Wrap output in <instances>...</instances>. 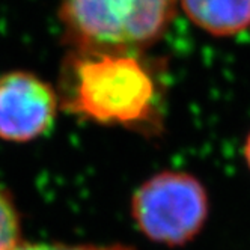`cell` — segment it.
Returning <instances> with one entry per match:
<instances>
[{"label": "cell", "instance_id": "5", "mask_svg": "<svg viewBox=\"0 0 250 250\" xmlns=\"http://www.w3.org/2000/svg\"><path fill=\"white\" fill-rule=\"evenodd\" d=\"M188 19L214 37H235L250 29V0H178Z\"/></svg>", "mask_w": 250, "mask_h": 250}, {"label": "cell", "instance_id": "4", "mask_svg": "<svg viewBox=\"0 0 250 250\" xmlns=\"http://www.w3.org/2000/svg\"><path fill=\"white\" fill-rule=\"evenodd\" d=\"M59 95L47 82L26 71L0 76V139L26 144L55 124Z\"/></svg>", "mask_w": 250, "mask_h": 250}, {"label": "cell", "instance_id": "1", "mask_svg": "<svg viewBox=\"0 0 250 250\" xmlns=\"http://www.w3.org/2000/svg\"><path fill=\"white\" fill-rule=\"evenodd\" d=\"M58 95L68 113L100 125L152 131L160 124L158 82L137 53L73 50Z\"/></svg>", "mask_w": 250, "mask_h": 250}, {"label": "cell", "instance_id": "6", "mask_svg": "<svg viewBox=\"0 0 250 250\" xmlns=\"http://www.w3.org/2000/svg\"><path fill=\"white\" fill-rule=\"evenodd\" d=\"M21 243L20 217L9 196L0 188V250H12Z\"/></svg>", "mask_w": 250, "mask_h": 250}, {"label": "cell", "instance_id": "8", "mask_svg": "<svg viewBox=\"0 0 250 250\" xmlns=\"http://www.w3.org/2000/svg\"><path fill=\"white\" fill-rule=\"evenodd\" d=\"M244 158H246V163L250 169V133L246 139V144H244Z\"/></svg>", "mask_w": 250, "mask_h": 250}, {"label": "cell", "instance_id": "2", "mask_svg": "<svg viewBox=\"0 0 250 250\" xmlns=\"http://www.w3.org/2000/svg\"><path fill=\"white\" fill-rule=\"evenodd\" d=\"M178 0H61L66 40L82 51H128L157 42L170 26Z\"/></svg>", "mask_w": 250, "mask_h": 250}, {"label": "cell", "instance_id": "3", "mask_svg": "<svg viewBox=\"0 0 250 250\" xmlns=\"http://www.w3.org/2000/svg\"><path fill=\"white\" fill-rule=\"evenodd\" d=\"M208 194L190 173L165 170L133 194L131 216L139 230L155 243L181 246L199 234L208 219Z\"/></svg>", "mask_w": 250, "mask_h": 250}, {"label": "cell", "instance_id": "7", "mask_svg": "<svg viewBox=\"0 0 250 250\" xmlns=\"http://www.w3.org/2000/svg\"><path fill=\"white\" fill-rule=\"evenodd\" d=\"M12 250H136L124 244H61V243H20Z\"/></svg>", "mask_w": 250, "mask_h": 250}]
</instances>
